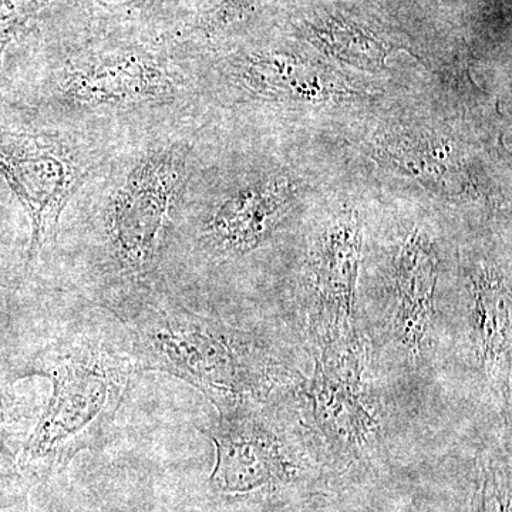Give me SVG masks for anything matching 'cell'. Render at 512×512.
<instances>
[{"label": "cell", "instance_id": "obj_2", "mask_svg": "<svg viewBox=\"0 0 512 512\" xmlns=\"http://www.w3.org/2000/svg\"><path fill=\"white\" fill-rule=\"evenodd\" d=\"M136 372L130 353L89 338L47 348L28 375L49 379L52 394L16 460L19 470L47 480L77 454L103 446Z\"/></svg>", "mask_w": 512, "mask_h": 512}, {"label": "cell", "instance_id": "obj_3", "mask_svg": "<svg viewBox=\"0 0 512 512\" xmlns=\"http://www.w3.org/2000/svg\"><path fill=\"white\" fill-rule=\"evenodd\" d=\"M188 154L171 144L144 154L106 205V268L127 293L157 284V271L175 204L188 180Z\"/></svg>", "mask_w": 512, "mask_h": 512}, {"label": "cell", "instance_id": "obj_8", "mask_svg": "<svg viewBox=\"0 0 512 512\" xmlns=\"http://www.w3.org/2000/svg\"><path fill=\"white\" fill-rule=\"evenodd\" d=\"M202 431L214 443L217 460L211 484L218 493L254 494L288 476L284 443L258 407L218 414L217 421Z\"/></svg>", "mask_w": 512, "mask_h": 512}, {"label": "cell", "instance_id": "obj_14", "mask_svg": "<svg viewBox=\"0 0 512 512\" xmlns=\"http://www.w3.org/2000/svg\"><path fill=\"white\" fill-rule=\"evenodd\" d=\"M316 46L357 69L382 70L393 47L366 29L340 20L312 28Z\"/></svg>", "mask_w": 512, "mask_h": 512}, {"label": "cell", "instance_id": "obj_4", "mask_svg": "<svg viewBox=\"0 0 512 512\" xmlns=\"http://www.w3.org/2000/svg\"><path fill=\"white\" fill-rule=\"evenodd\" d=\"M103 156L59 136L0 133V177L28 215V262L56 241L64 208Z\"/></svg>", "mask_w": 512, "mask_h": 512}, {"label": "cell", "instance_id": "obj_10", "mask_svg": "<svg viewBox=\"0 0 512 512\" xmlns=\"http://www.w3.org/2000/svg\"><path fill=\"white\" fill-rule=\"evenodd\" d=\"M439 282V254L429 235L410 232L393 256L390 275L392 332L400 348L417 359L427 346Z\"/></svg>", "mask_w": 512, "mask_h": 512}, {"label": "cell", "instance_id": "obj_16", "mask_svg": "<svg viewBox=\"0 0 512 512\" xmlns=\"http://www.w3.org/2000/svg\"><path fill=\"white\" fill-rule=\"evenodd\" d=\"M15 420V399L8 394L0 393V464L3 467L16 466V456L10 448Z\"/></svg>", "mask_w": 512, "mask_h": 512}, {"label": "cell", "instance_id": "obj_7", "mask_svg": "<svg viewBox=\"0 0 512 512\" xmlns=\"http://www.w3.org/2000/svg\"><path fill=\"white\" fill-rule=\"evenodd\" d=\"M362 245V218L353 210L340 212L316 235L309 254V329L316 350L359 338L355 311Z\"/></svg>", "mask_w": 512, "mask_h": 512}, {"label": "cell", "instance_id": "obj_11", "mask_svg": "<svg viewBox=\"0 0 512 512\" xmlns=\"http://www.w3.org/2000/svg\"><path fill=\"white\" fill-rule=\"evenodd\" d=\"M286 177H272L239 188L205 222L202 238L217 255L242 256L274 234L293 200Z\"/></svg>", "mask_w": 512, "mask_h": 512}, {"label": "cell", "instance_id": "obj_1", "mask_svg": "<svg viewBox=\"0 0 512 512\" xmlns=\"http://www.w3.org/2000/svg\"><path fill=\"white\" fill-rule=\"evenodd\" d=\"M109 306L126 330L137 372L183 380L218 414L258 407L278 383V363L262 340L190 311L158 282L121 293Z\"/></svg>", "mask_w": 512, "mask_h": 512}, {"label": "cell", "instance_id": "obj_6", "mask_svg": "<svg viewBox=\"0 0 512 512\" xmlns=\"http://www.w3.org/2000/svg\"><path fill=\"white\" fill-rule=\"evenodd\" d=\"M365 343L318 349L306 384L313 427L332 450L359 454L380 436L379 410L365 382Z\"/></svg>", "mask_w": 512, "mask_h": 512}, {"label": "cell", "instance_id": "obj_12", "mask_svg": "<svg viewBox=\"0 0 512 512\" xmlns=\"http://www.w3.org/2000/svg\"><path fill=\"white\" fill-rule=\"evenodd\" d=\"M229 77L252 96L289 103H326L365 94L345 76L308 60L281 53L244 57L232 64Z\"/></svg>", "mask_w": 512, "mask_h": 512}, {"label": "cell", "instance_id": "obj_15", "mask_svg": "<svg viewBox=\"0 0 512 512\" xmlns=\"http://www.w3.org/2000/svg\"><path fill=\"white\" fill-rule=\"evenodd\" d=\"M57 0H0V66L6 49Z\"/></svg>", "mask_w": 512, "mask_h": 512}, {"label": "cell", "instance_id": "obj_9", "mask_svg": "<svg viewBox=\"0 0 512 512\" xmlns=\"http://www.w3.org/2000/svg\"><path fill=\"white\" fill-rule=\"evenodd\" d=\"M380 163L448 200H478L484 187L461 148L429 131L396 128L373 143Z\"/></svg>", "mask_w": 512, "mask_h": 512}, {"label": "cell", "instance_id": "obj_5", "mask_svg": "<svg viewBox=\"0 0 512 512\" xmlns=\"http://www.w3.org/2000/svg\"><path fill=\"white\" fill-rule=\"evenodd\" d=\"M181 86L163 53L146 45H113L67 60L50 94L67 110H128L173 103Z\"/></svg>", "mask_w": 512, "mask_h": 512}, {"label": "cell", "instance_id": "obj_13", "mask_svg": "<svg viewBox=\"0 0 512 512\" xmlns=\"http://www.w3.org/2000/svg\"><path fill=\"white\" fill-rule=\"evenodd\" d=\"M468 325L481 372L497 379L511 362V281L503 268L480 264L468 269Z\"/></svg>", "mask_w": 512, "mask_h": 512}]
</instances>
